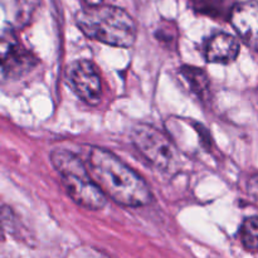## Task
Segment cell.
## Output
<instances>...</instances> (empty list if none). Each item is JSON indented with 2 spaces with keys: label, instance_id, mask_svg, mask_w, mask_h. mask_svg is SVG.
I'll list each match as a JSON object with an SVG mask.
<instances>
[{
  "label": "cell",
  "instance_id": "1",
  "mask_svg": "<svg viewBox=\"0 0 258 258\" xmlns=\"http://www.w3.org/2000/svg\"><path fill=\"white\" fill-rule=\"evenodd\" d=\"M90 175L102 190L123 207H143L151 202L148 184L120 158L102 148H91L87 159Z\"/></svg>",
  "mask_w": 258,
  "mask_h": 258
},
{
  "label": "cell",
  "instance_id": "2",
  "mask_svg": "<svg viewBox=\"0 0 258 258\" xmlns=\"http://www.w3.org/2000/svg\"><path fill=\"white\" fill-rule=\"evenodd\" d=\"M77 25L88 38L112 47H133L138 35L131 15L112 5L100 4L82 10L77 15Z\"/></svg>",
  "mask_w": 258,
  "mask_h": 258
},
{
  "label": "cell",
  "instance_id": "3",
  "mask_svg": "<svg viewBox=\"0 0 258 258\" xmlns=\"http://www.w3.org/2000/svg\"><path fill=\"white\" fill-rule=\"evenodd\" d=\"M50 161L75 203L90 211H100L106 206L107 198L76 154L59 149L50 154Z\"/></svg>",
  "mask_w": 258,
  "mask_h": 258
},
{
  "label": "cell",
  "instance_id": "4",
  "mask_svg": "<svg viewBox=\"0 0 258 258\" xmlns=\"http://www.w3.org/2000/svg\"><path fill=\"white\" fill-rule=\"evenodd\" d=\"M131 141L136 150L155 168L168 171L175 164L174 146L158 128L140 123L131 131Z\"/></svg>",
  "mask_w": 258,
  "mask_h": 258
},
{
  "label": "cell",
  "instance_id": "5",
  "mask_svg": "<svg viewBox=\"0 0 258 258\" xmlns=\"http://www.w3.org/2000/svg\"><path fill=\"white\" fill-rule=\"evenodd\" d=\"M66 81L82 101L96 106L102 96V83L96 66L91 60H73L66 68Z\"/></svg>",
  "mask_w": 258,
  "mask_h": 258
},
{
  "label": "cell",
  "instance_id": "6",
  "mask_svg": "<svg viewBox=\"0 0 258 258\" xmlns=\"http://www.w3.org/2000/svg\"><path fill=\"white\" fill-rule=\"evenodd\" d=\"M33 57L14 42L0 38V85L17 78L29 67Z\"/></svg>",
  "mask_w": 258,
  "mask_h": 258
},
{
  "label": "cell",
  "instance_id": "7",
  "mask_svg": "<svg viewBox=\"0 0 258 258\" xmlns=\"http://www.w3.org/2000/svg\"><path fill=\"white\" fill-rule=\"evenodd\" d=\"M232 27L247 45L256 48L258 38V7L256 2H243L234 5L229 14Z\"/></svg>",
  "mask_w": 258,
  "mask_h": 258
},
{
  "label": "cell",
  "instance_id": "8",
  "mask_svg": "<svg viewBox=\"0 0 258 258\" xmlns=\"http://www.w3.org/2000/svg\"><path fill=\"white\" fill-rule=\"evenodd\" d=\"M239 54V43L233 35L227 33H218L208 40L206 47V59L209 63L233 62Z\"/></svg>",
  "mask_w": 258,
  "mask_h": 258
},
{
  "label": "cell",
  "instance_id": "9",
  "mask_svg": "<svg viewBox=\"0 0 258 258\" xmlns=\"http://www.w3.org/2000/svg\"><path fill=\"white\" fill-rule=\"evenodd\" d=\"M181 75L189 83V87L191 91L197 93V95H203L209 87V80L208 76L206 75L203 70L197 67H191V66H183L180 70Z\"/></svg>",
  "mask_w": 258,
  "mask_h": 258
},
{
  "label": "cell",
  "instance_id": "10",
  "mask_svg": "<svg viewBox=\"0 0 258 258\" xmlns=\"http://www.w3.org/2000/svg\"><path fill=\"white\" fill-rule=\"evenodd\" d=\"M241 241L247 251L256 253L258 248V219L249 217L243 222L241 228Z\"/></svg>",
  "mask_w": 258,
  "mask_h": 258
},
{
  "label": "cell",
  "instance_id": "11",
  "mask_svg": "<svg viewBox=\"0 0 258 258\" xmlns=\"http://www.w3.org/2000/svg\"><path fill=\"white\" fill-rule=\"evenodd\" d=\"M85 2L87 3V4L90 5V7H95V5L102 4V3L105 2V0H85Z\"/></svg>",
  "mask_w": 258,
  "mask_h": 258
}]
</instances>
